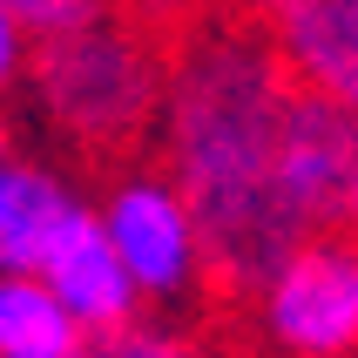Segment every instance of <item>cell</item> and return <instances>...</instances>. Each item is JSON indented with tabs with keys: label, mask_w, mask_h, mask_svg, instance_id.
<instances>
[{
	"label": "cell",
	"mask_w": 358,
	"mask_h": 358,
	"mask_svg": "<svg viewBox=\"0 0 358 358\" xmlns=\"http://www.w3.org/2000/svg\"><path fill=\"white\" fill-rule=\"evenodd\" d=\"M88 358H223V352L203 345L196 331H142V324H129L115 338H95Z\"/></svg>",
	"instance_id": "cell-11"
},
{
	"label": "cell",
	"mask_w": 358,
	"mask_h": 358,
	"mask_svg": "<svg viewBox=\"0 0 358 358\" xmlns=\"http://www.w3.org/2000/svg\"><path fill=\"white\" fill-rule=\"evenodd\" d=\"M298 81L271 27L230 14H196L169 34L156 162L182 182L203 230V304L237 318L271 271L304 243V223L278 196V142Z\"/></svg>",
	"instance_id": "cell-1"
},
{
	"label": "cell",
	"mask_w": 358,
	"mask_h": 358,
	"mask_svg": "<svg viewBox=\"0 0 358 358\" xmlns=\"http://www.w3.org/2000/svg\"><path fill=\"white\" fill-rule=\"evenodd\" d=\"M264 358H358V230H318L271 271L237 318Z\"/></svg>",
	"instance_id": "cell-3"
},
{
	"label": "cell",
	"mask_w": 358,
	"mask_h": 358,
	"mask_svg": "<svg viewBox=\"0 0 358 358\" xmlns=\"http://www.w3.org/2000/svg\"><path fill=\"white\" fill-rule=\"evenodd\" d=\"M81 196L55 169L34 162H7L0 169V271H34L48 264V250L61 243V230L75 223Z\"/></svg>",
	"instance_id": "cell-8"
},
{
	"label": "cell",
	"mask_w": 358,
	"mask_h": 358,
	"mask_svg": "<svg viewBox=\"0 0 358 358\" xmlns=\"http://www.w3.org/2000/svg\"><path fill=\"white\" fill-rule=\"evenodd\" d=\"M196 7H203V14H230V20H257V27H271L284 0H196Z\"/></svg>",
	"instance_id": "cell-13"
},
{
	"label": "cell",
	"mask_w": 358,
	"mask_h": 358,
	"mask_svg": "<svg viewBox=\"0 0 358 358\" xmlns=\"http://www.w3.org/2000/svg\"><path fill=\"white\" fill-rule=\"evenodd\" d=\"M95 338L34 271H0V358H88Z\"/></svg>",
	"instance_id": "cell-9"
},
{
	"label": "cell",
	"mask_w": 358,
	"mask_h": 358,
	"mask_svg": "<svg viewBox=\"0 0 358 358\" xmlns=\"http://www.w3.org/2000/svg\"><path fill=\"white\" fill-rule=\"evenodd\" d=\"M14 20L27 27V41H55V34H81L122 7V0H7Z\"/></svg>",
	"instance_id": "cell-10"
},
{
	"label": "cell",
	"mask_w": 358,
	"mask_h": 358,
	"mask_svg": "<svg viewBox=\"0 0 358 358\" xmlns=\"http://www.w3.org/2000/svg\"><path fill=\"white\" fill-rule=\"evenodd\" d=\"M41 278H48V291H55L68 311H75V324L88 331V338H115V331L136 324L142 291H136V278H129V264L115 257L108 230H101V210H88V203L75 210V223H68L61 243L48 250Z\"/></svg>",
	"instance_id": "cell-6"
},
{
	"label": "cell",
	"mask_w": 358,
	"mask_h": 358,
	"mask_svg": "<svg viewBox=\"0 0 358 358\" xmlns=\"http://www.w3.org/2000/svg\"><path fill=\"white\" fill-rule=\"evenodd\" d=\"M27 81L55 142L88 176L115 182L156 156L162 95H169V41L156 27L108 14L81 34L34 41Z\"/></svg>",
	"instance_id": "cell-2"
},
{
	"label": "cell",
	"mask_w": 358,
	"mask_h": 358,
	"mask_svg": "<svg viewBox=\"0 0 358 358\" xmlns=\"http://www.w3.org/2000/svg\"><path fill=\"white\" fill-rule=\"evenodd\" d=\"M278 196L304 223V237L318 230H352L358 217V115L338 101L298 88L278 142Z\"/></svg>",
	"instance_id": "cell-5"
},
{
	"label": "cell",
	"mask_w": 358,
	"mask_h": 358,
	"mask_svg": "<svg viewBox=\"0 0 358 358\" xmlns=\"http://www.w3.org/2000/svg\"><path fill=\"white\" fill-rule=\"evenodd\" d=\"M271 41L298 88L358 115V0H284Z\"/></svg>",
	"instance_id": "cell-7"
},
{
	"label": "cell",
	"mask_w": 358,
	"mask_h": 358,
	"mask_svg": "<svg viewBox=\"0 0 358 358\" xmlns=\"http://www.w3.org/2000/svg\"><path fill=\"white\" fill-rule=\"evenodd\" d=\"M20 75H27V27H20L14 7L0 0V95H7Z\"/></svg>",
	"instance_id": "cell-12"
},
{
	"label": "cell",
	"mask_w": 358,
	"mask_h": 358,
	"mask_svg": "<svg viewBox=\"0 0 358 358\" xmlns=\"http://www.w3.org/2000/svg\"><path fill=\"white\" fill-rule=\"evenodd\" d=\"M101 230H108L115 257L129 264V278L149 304H182L210 291L196 210L162 162H142L101 189Z\"/></svg>",
	"instance_id": "cell-4"
},
{
	"label": "cell",
	"mask_w": 358,
	"mask_h": 358,
	"mask_svg": "<svg viewBox=\"0 0 358 358\" xmlns=\"http://www.w3.org/2000/svg\"><path fill=\"white\" fill-rule=\"evenodd\" d=\"M0 169H7V122H0Z\"/></svg>",
	"instance_id": "cell-14"
}]
</instances>
